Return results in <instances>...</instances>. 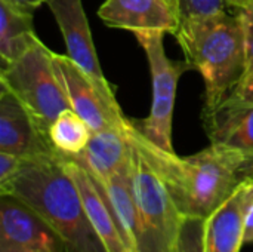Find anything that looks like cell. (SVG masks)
I'll list each match as a JSON object with an SVG mask.
<instances>
[{"label":"cell","mask_w":253,"mask_h":252,"mask_svg":"<svg viewBox=\"0 0 253 252\" xmlns=\"http://www.w3.org/2000/svg\"><path fill=\"white\" fill-rule=\"evenodd\" d=\"M126 134L159 174L179 212L188 218L206 220L249 177L253 166L240 151L218 144L181 157L148 141L132 120Z\"/></svg>","instance_id":"obj_1"},{"label":"cell","mask_w":253,"mask_h":252,"mask_svg":"<svg viewBox=\"0 0 253 252\" xmlns=\"http://www.w3.org/2000/svg\"><path fill=\"white\" fill-rule=\"evenodd\" d=\"M33 209L58 236L64 252H108L92 227L79 189L58 151L22 157L12 180L0 187Z\"/></svg>","instance_id":"obj_2"},{"label":"cell","mask_w":253,"mask_h":252,"mask_svg":"<svg viewBox=\"0 0 253 252\" xmlns=\"http://www.w3.org/2000/svg\"><path fill=\"white\" fill-rule=\"evenodd\" d=\"M175 37L188 68L197 70L205 80L203 111L216 108L246 73V33L240 12L182 19Z\"/></svg>","instance_id":"obj_3"},{"label":"cell","mask_w":253,"mask_h":252,"mask_svg":"<svg viewBox=\"0 0 253 252\" xmlns=\"http://www.w3.org/2000/svg\"><path fill=\"white\" fill-rule=\"evenodd\" d=\"M53 50L40 39L18 59L1 67V86L9 89L47 134L50 123L71 108L53 64Z\"/></svg>","instance_id":"obj_4"},{"label":"cell","mask_w":253,"mask_h":252,"mask_svg":"<svg viewBox=\"0 0 253 252\" xmlns=\"http://www.w3.org/2000/svg\"><path fill=\"white\" fill-rule=\"evenodd\" d=\"M130 186L141 221L142 242L139 252H178L179 233L185 217L176 208L159 174L133 144Z\"/></svg>","instance_id":"obj_5"},{"label":"cell","mask_w":253,"mask_h":252,"mask_svg":"<svg viewBox=\"0 0 253 252\" xmlns=\"http://www.w3.org/2000/svg\"><path fill=\"white\" fill-rule=\"evenodd\" d=\"M138 43L144 49L150 76L153 100L148 116L142 122H133L139 132L157 147L173 151L172 123L176 98V88L181 74L188 68L187 62H175L169 59L165 50V31H136L133 33Z\"/></svg>","instance_id":"obj_6"},{"label":"cell","mask_w":253,"mask_h":252,"mask_svg":"<svg viewBox=\"0 0 253 252\" xmlns=\"http://www.w3.org/2000/svg\"><path fill=\"white\" fill-rule=\"evenodd\" d=\"M53 64L71 108L89 125L92 132L126 129L125 117L114 89L95 82L68 55L53 53Z\"/></svg>","instance_id":"obj_7"},{"label":"cell","mask_w":253,"mask_h":252,"mask_svg":"<svg viewBox=\"0 0 253 252\" xmlns=\"http://www.w3.org/2000/svg\"><path fill=\"white\" fill-rule=\"evenodd\" d=\"M0 252H64L53 230L25 203L0 196Z\"/></svg>","instance_id":"obj_8"},{"label":"cell","mask_w":253,"mask_h":252,"mask_svg":"<svg viewBox=\"0 0 253 252\" xmlns=\"http://www.w3.org/2000/svg\"><path fill=\"white\" fill-rule=\"evenodd\" d=\"M252 206L253 177H248L205 220L206 252L242 251Z\"/></svg>","instance_id":"obj_9"},{"label":"cell","mask_w":253,"mask_h":252,"mask_svg":"<svg viewBox=\"0 0 253 252\" xmlns=\"http://www.w3.org/2000/svg\"><path fill=\"white\" fill-rule=\"evenodd\" d=\"M62 33L68 56L95 82L111 88L102 73L82 0H46Z\"/></svg>","instance_id":"obj_10"},{"label":"cell","mask_w":253,"mask_h":252,"mask_svg":"<svg viewBox=\"0 0 253 252\" xmlns=\"http://www.w3.org/2000/svg\"><path fill=\"white\" fill-rule=\"evenodd\" d=\"M98 16L107 27L136 31H165L176 34L181 16L170 0H105Z\"/></svg>","instance_id":"obj_11"},{"label":"cell","mask_w":253,"mask_h":252,"mask_svg":"<svg viewBox=\"0 0 253 252\" xmlns=\"http://www.w3.org/2000/svg\"><path fill=\"white\" fill-rule=\"evenodd\" d=\"M0 151L21 157L56 151L27 107L3 86L0 91Z\"/></svg>","instance_id":"obj_12"},{"label":"cell","mask_w":253,"mask_h":252,"mask_svg":"<svg viewBox=\"0 0 253 252\" xmlns=\"http://www.w3.org/2000/svg\"><path fill=\"white\" fill-rule=\"evenodd\" d=\"M62 162L79 189L92 227L104 242L108 252H130L98 181L74 156L62 154Z\"/></svg>","instance_id":"obj_13"},{"label":"cell","mask_w":253,"mask_h":252,"mask_svg":"<svg viewBox=\"0 0 253 252\" xmlns=\"http://www.w3.org/2000/svg\"><path fill=\"white\" fill-rule=\"evenodd\" d=\"M203 123L211 144L240 151L253 163V102L227 98L216 108L203 111Z\"/></svg>","instance_id":"obj_14"},{"label":"cell","mask_w":253,"mask_h":252,"mask_svg":"<svg viewBox=\"0 0 253 252\" xmlns=\"http://www.w3.org/2000/svg\"><path fill=\"white\" fill-rule=\"evenodd\" d=\"M126 129L92 132L86 149L74 157L93 178L99 181L110 178L119 171L126 169L130 163L132 144L126 135Z\"/></svg>","instance_id":"obj_15"},{"label":"cell","mask_w":253,"mask_h":252,"mask_svg":"<svg viewBox=\"0 0 253 252\" xmlns=\"http://www.w3.org/2000/svg\"><path fill=\"white\" fill-rule=\"evenodd\" d=\"M96 181L105 195V199L116 217V221L120 227V232L123 235L127 248L130 250V252H139L142 233H141V221H139V215L130 186V163L126 169L119 171L110 178L104 181L99 180Z\"/></svg>","instance_id":"obj_16"},{"label":"cell","mask_w":253,"mask_h":252,"mask_svg":"<svg viewBox=\"0 0 253 252\" xmlns=\"http://www.w3.org/2000/svg\"><path fill=\"white\" fill-rule=\"evenodd\" d=\"M39 40L33 12L7 0H0V56L1 67L18 59Z\"/></svg>","instance_id":"obj_17"},{"label":"cell","mask_w":253,"mask_h":252,"mask_svg":"<svg viewBox=\"0 0 253 252\" xmlns=\"http://www.w3.org/2000/svg\"><path fill=\"white\" fill-rule=\"evenodd\" d=\"M47 137L58 153L65 156H79L86 149L92 137V131L73 108H67L50 123Z\"/></svg>","instance_id":"obj_18"},{"label":"cell","mask_w":253,"mask_h":252,"mask_svg":"<svg viewBox=\"0 0 253 252\" xmlns=\"http://www.w3.org/2000/svg\"><path fill=\"white\" fill-rule=\"evenodd\" d=\"M178 252H206L205 220L184 218L178 241Z\"/></svg>","instance_id":"obj_19"},{"label":"cell","mask_w":253,"mask_h":252,"mask_svg":"<svg viewBox=\"0 0 253 252\" xmlns=\"http://www.w3.org/2000/svg\"><path fill=\"white\" fill-rule=\"evenodd\" d=\"M224 0H178V12L182 19L216 15L225 10Z\"/></svg>","instance_id":"obj_20"},{"label":"cell","mask_w":253,"mask_h":252,"mask_svg":"<svg viewBox=\"0 0 253 252\" xmlns=\"http://www.w3.org/2000/svg\"><path fill=\"white\" fill-rule=\"evenodd\" d=\"M239 12L243 18L245 33H246V73L243 76L245 79L246 76L253 73V6L246 10H239Z\"/></svg>","instance_id":"obj_21"},{"label":"cell","mask_w":253,"mask_h":252,"mask_svg":"<svg viewBox=\"0 0 253 252\" xmlns=\"http://www.w3.org/2000/svg\"><path fill=\"white\" fill-rule=\"evenodd\" d=\"M21 163H22L21 156L0 151V187L12 180V177L18 172Z\"/></svg>","instance_id":"obj_22"},{"label":"cell","mask_w":253,"mask_h":252,"mask_svg":"<svg viewBox=\"0 0 253 252\" xmlns=\"http://www.w3.org/2000/svg\"><path fill=\"white\" fill-rule=\"evenodd\" d=\"M227 98L239 102H253V73L246 76Z\"/></svg>","instance_id":"obj_23"},{"label":"cell","mask_w":253,"mask_h":252,"mask_svg":"<svg viewBox=\"0 0 253 252\" xmlns=\"http://www.w3.org/2000/svg\"><path fill=\"white\" fill-rule=\"evenodd\" d=\"M7 1H10V3H13V4H16V6H19V7H22V9H27V10H34V9H37L40 4H43V3H46V0H7Z\"/></svg>","instance_id":"obj_24"},{"label":"cell","mask_w":253,"mask_h":252,"mask_svg":"<svg viewBox=\"0 0 253 252\" xmlns=\"http://www.w3.org/2000/svg\"><path fill=\"white\" fill-rule=\"evenodd\" d=\"M227 6L234 7L237 10H246L253 6V0H224Z\"/></svg>","instance_id":"obj_25"},{"label":"cell","mask_w":253,"mask_h":252,"mask_svg":"<svg viewBox=\"0 0 253 252\" xmlns=\"http://www.w3.org/2000/svg\"><path fill=\"white\" fill-rule=\"evenodd\" d=\"M245 244H253V206L246 223V233H245Z\"/></svg>","instance_id":"obj_26"},{"label":"cell","mask_w":253,"mask_h":252,"mask_svg":"<svg viewBox=\"0 0 253 252\" xmlns=\"http://www.w3.org/2000/svg\"><path fill=\"white\" fill-rule=\"evenodd\" d=\"M170 1H172V3H173V4H175L176 7H178V0H170Z\"/></svg>","instance_id":"obj_27"},{"label":"cell","mask_w":253,"mask_h":252,"mask_svg":"<svg viewBox=\"0 0 253 252\" xmlns=\"http://www.w3.org/2000/svg\"><path fill=\"white\" fill-rule=\"evenodd\" d=\"M249 177H253V169H252V171H251V175H249Z\"/></svg>","instance_id":"obj_28"}]
</instances>
